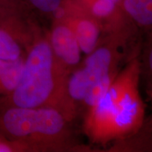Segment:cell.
Returning <instances> with one entry per match:
<instances>
[{"instance_id": "obj_3", "label": "cell", "mask_w": 152, "mask_h": 152, "mask_svg": "<svg viewBox=\"0 0 152 152\" xmlns=\"http://www.w3.org/2000/svg\"><path fill=\"white\" fill-rule=\"evenodd\" d=\"M69 121L62 111L52 107L0 108V132L23 144L28 151L67 149Z\"/></svg>"}, {"instance_id": "obj_16", "label": "cell", "mask_w": 152, "mask_h": 152, "mask_svg": "<svg viewBox=\"0 0 152 152\" xmlns=\"http://www.w3.org/2000/svg\"><path fill=\"white\" fill-rule=\"evenodd\" d=\"M10 17H11V16H7V15L3 14L2 12H1V11H0V23H2L4 20H5L6 19L10 18Z\"/></svg>"}, {"instance_id": "obj_9", "label": "cell", "mask_w": 152, "mask_h": 152, "mask_svg": "<svg viewBox=\"0 0 152 152\" xmlns=\"http://www.w3.org/2000/svg\"><path fill=\"white\" fill-rule=\"evenodd\" d=\"M127 18L146 37L152 35V0H122Z\"/></svg>"}, {"instance_id": "obj_6", "label": "cell", "mask_w": 152, "mask_h": 152, "mask_svg": "<svg viewBox=\"0 0 152 152\" xmlns=\"http://www.w3.org/2000/svg\"><path fill=\"white\" fill-rule=\"evenodd\" d=\"M96 19L104 34L129 37L140 33L127 18L121 6L122 0H69Z\"/></svg>"}, {"instance_id": "obj_15", "label": "cell", "mask_w": 152, "mask_h": 152, "mask_svg": "<svg viewBox=\"0 0 152 152\" xmlns=\"http://www.w3.org/2000/svg\"><path fill=\"white\" fill-rule=\"evenodd\" d=\"M147 94H148V96H149L150 102H151V107H152V85H147ZM147 123L148 125H149L150 130H151L152 132V115H151V117L150 118L149 121H147Z\"/></svg>"}, {"instance_id": "obj_10", "label": "cell", "mask_w": 152, "mask_h": 152, "mask_svg": "<svg viewBox=\"0 0 152 152\" xmlns=\"http://www.w3.org/2000/svg\"><path fill=\"white\" fill-rule=\"evenodd\" d=\"M25 58L15 62L0 59V99L9 96L16 87L23 68Z\"/></svg>"}, {"instance_id": "obj_7", "label": "cell", "mask_w": 152, "mask_h": 152, "mask_svg": "<svg viewBox=\"0 0 152 152\" xmlns=\"http://www.w3.org/2000/svg\"><path fill=\"white\" fill-rule=\"evenodd\" d=\"M57 16L65 19L73 30L83 54L92 53L104 38V32L99 23L69 0H66Z\"/></svg>"}, {"instance_id": "obj_8", "label": "cell", "mask_w": 152, "mask_h": 152, "mask_svg": "<svg viewBox=\"0 0 152 152\" xmlns=\"http://www.w3.org/2000/svg\"><path fill=\"white\" fill-rule=\"evenodd\" d=\"M48 38L56 61L69 74L81 62L82 51L73 30L64 18L55 17Z\"/></svg>"}, {"instance_id": "obj_13", "label": "cell", "mask_w": 152, "mask_h": 152, "mask_svg": "<svg viewBox=\"0 0 152 152\" xmlns=\"http://www.w3.org/2000/svg\"><path fill=\"white\" fill-rule=\"evenodd\" d=\"M142 73H144L147 80V85H152V35L146 37L142 47L141 59Z\"/></svg>"}, {"instance_id": "obj_11", "label": "cell", "mask_w": 152, "mask_h": 152, "mask_svg": "<svg viewBox=\"0 0 152 152\" xmlns=\"http://www.w3.org/2000/svg\"><path fill=\"white\" fill-rule=\"evenodd\" d=\"M118 73H112L106 76L103 79L98 81L87 91L83 102H81L87 110L96 105L104 97L115 80Z\"/></svg>"}, {"instance_id": "obj_2", "label": "cell", "mask_w": 152, "mask_h": 152, "mask_svg": "<svg viewBox=\"0 0 152 152\" xmlns=\"http://www.w3.org/2000/svg\"><path fill=\"white\" fill-rule=\"evenodd\" d=\"M68 75L55 58L48 35L39 33L28 49L18 84L9 96L0 99V108L52 107L71 121L75 111L66 95Z\"/></svg>"}, {"instance_id": "obj_5", "label": "cell", "mask_w": 152, "mask_h": 152, "mask_svg": "<svg viewBox=\"0 0 152 152\" xmlns=\"http://www.w3.org/2000/svg\"><path fill=\"white\" fill-rule=\"evenodd\" d=\"M40 32L23 15L11 16L0 23V59L15 62L26 57Z\"/></svg>"}, {"instance_id": "obj_14", "label": "cell", "mask_w": 152, "mask_h": 152, "mask_svg": "<svg viewBox=\"0 0 152 152\" xmlns=\"http://www.w3.org/2000/svg\"><path fill=\"white\" fill-rule=\"evenodd\" d=\"M22 145L9 140L0 132V152H23Z\"/></svg>"}, {"instance_id": "obj_4", "label": "cell", "mask_w": 152, "mask_h": 152, "mask_svg": "<svg viewBox=\"0 0 152 152\" xmlns=\"http://www.w3.org/2000/svg\"><path fill=\"white\" fill-rule=\"evenodd\" d=\"M99 45L79 66L68 74L66 95L70 105L75 111V104L82 102L87 91L100 80L112 73H118L123 49L128 38L106 35Z\"/></svg>"}, {"instance_id": "obj_1", "label": "cell", "mask_w": 152, "mask_h": 152, "mask_svg": "<svg viewBox=\"0 0 152 152\" xmlns=\"http://www.w3.org/2000/svg\"><path fill=\"white\" fill-rule=\"evenodd\" d=\"M141 75L140 58L132 57L118 72L104 97L87 110L83 127L91 142L106 145L125 140L142 128L145 105L140 91Z\"/></svg>"}, {"instance_id": "obj_12", "label": "cell", "mask_w": 152, "mask_h": 152, "mask_svg": "<svg viewBox=\"0 0 152 152\" xmlns=\"http://www.w3.org/2000/svg\"><path fill=\"white\" fill-rule=\"evenodd\" d=\"M26 3L40 14L52 19L64 7L66 0H25Z\"/></svg>"}]
</instances>
